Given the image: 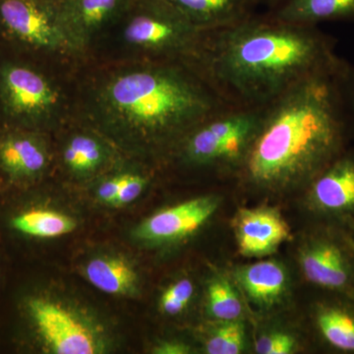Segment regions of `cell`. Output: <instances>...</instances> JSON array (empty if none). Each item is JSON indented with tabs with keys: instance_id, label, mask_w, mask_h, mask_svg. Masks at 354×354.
<instances>
[{
	"instance_id": "obj_1",
	"label": "cell",
	"mask_w": 354,
	"mask_h": 354,
	"mask_svg": "<svg viewBox=\"0 0 354 354\" xmlns=\"http://www.w3.org/2000/svg\"><path fill=\"white\" fill-rule=\"evenodd\" d=\"M99 65L77 88L73 118L146 165L172 155L193 127L230 106L193 62Z\"/></svg>"
},
{
	"instance_id": "obj_2",
	"label": "cell",
	"mask_w": 354,
	"mask_h": 354,
	"mask_svg": "<svg viewBox=\"0 0 354 354\" xmlns=\"http://www.w3.org/2000/svg\"><path fill=\"white\" fill-rule=\"evenodd\" d=\"M335 44L317 26L253 14L205 32L195 65L230 106H267L307 77L335 68Z\"/></svg>"
},
{
	"instance_id": "obj_3",
	"label": "cell",
	"mask_w": 354,
	"mask_h": 354,
	"mask_svg": "<svg viewBox=\"0 0 354 354\" xmlns=\"http://www.w3.org/2000/svg\"><path fill=\"white\" fill-rule=\"evenodd\" d=\"M337 67L307 77L266 106L241 165L249 183L274 191L309 185L348 148L353 130Z\"/></svg>"
},
{
	"instance_id": "obj_4",
	"label": "cell",
	"mask_w": 354,
	"mask_h": 354,
	"mask_svg": "<svg viewBox=\"0 0 354 354\" xmlns=\"http://www.w3.org/2000/svg\"><path fill=\"white\" fill-rule=\"evenodd\" d=\"M10 339L19 351L44 354H104L113 330L87 305L31 281L13 290Z\"/></svg>"
},
{
	"instance_id": "obj_5",
	"label": "cell",
	"mask_w": 354,
	"mask_h": 354,
	"mask_svg": "<svg viewBox=\"0 0 354 354\" xmlns=\"http://www.w3.org/2000/svg\"><path fill=\"white\" fill-rule=\"evenodd\" d=\"M206 31L167 0H136L95 46L100 64L183 60L195 64Z\"/></svg>"
},
{
	"instance_id": "obj_6",
	"label": "cell",
	"mask_w": 354,
	"mask_h": 354,
	"mask_svg": "<svg viewBox=\"0 0 354 354\" xmlns=\"http://www.w3.org/2000/svg\"><path fill=\"white\" fill-rule=\"evenodd\" d=\"M50 66L0 48V127L53 134L73 118L74 99Z\"/></svg>"
},
{
	"instance_id": "obj_7",
	"label": "cell",
	"mask_w": 354,
	"mask_h": 354,
	"mask_svg": "<svg viewBox=\"0 0 354 354\" xmlns=\"http://www.w3.org/2000/svg\"><path fill=\"white\" fill-rule=\"evenodd\" d=\"M0 48L50 65L84 59L50 0H0Z\"/></svg>"
},
{
	"instance_id": "obj_8",
	"label": "cell",
	"mask_w": 354,
	"mask_h": 354,
	"mask_svg": "<svg viewBox=\"0 0 354 354\" xmlns=\"http://www.w3.org/2000/svg\"><path fill=\"white\" fill-rule=\"evenodd\" d=\"M265 109L266 106H228L193 127L172 155L188 167H241L259 130Z\"/></svg>"
},
{
	"instance_id": "obj_9",
	"label": "cell",
	"mask_w": 354,
	"mask_h": 354,
	"mask_svg": "<svg viewBox=\"0 0 354 354\" xmlns=\"http://www.w3.org/2000/svg\"><path fill=\"white\" fill-rule=\"evenodd\" d=\"M317 232L301 251L305 279L319 290L354 298L353 232L330 223Z\"/></svg>"
},
{
	"instance_id": "obj_10",
	"label": "cell",
	"mask_w": 354,
	"mask_h": 354,
	"mask_svg": "<svg viewBox=\"0 0 354 354\" xmlns=\"http://www.w3.org/2000/svg\"><path fill=\"white\" fill-rule=\"evenodd\" d=\"M50 133L0 127V190L44 183L55 162Z\"/></svg>"
},
{
	"instance_id": "obj_11",
	"label": "cell",
	"mask_w": 354,
	"mask_h": 354,
	"mask_svg": "<svg viewBox=\"0 0 354 354\" xmlns=\"http://www.w3.org/2000/svg\"><path fill=\"white\" fill-rule=\"evenodd\" d=\"M57 132L62 137L55 160L72 183L88 185L124 156L108 137L77 118H72Z\"/></svg>"
},
{
	"instance_id": "obj_12",
	"label": "cell",
	"mask_w": 354,
	"mask_h": 354,
	"mask_svg": "<svg viewBox=\"0 0 354 354\" xmlns=\"http://www.w3.org/2000/svg\"><path fill=\"white\" fill-rule=\"evenodd\" d=\"M314 211L332 225L354 230V148H346L309 184Z\"/></svg>"
},
{
	"instance_id": "obj_13",
	"label": "cell",
	"mask_w": 354,
	"mask_h": 354,
	"mask_svg": "<svg viewBox=\"0 0 354 354\" xmlns=\"http://www.w3.org/2000/svg\"><path fill=\"white\" fill-rule=\"evenodd\" d=\"M136 0H59L60 19L84 59Z\"/></svg>"
},
{
	"instance_id": "obj_14",
	"label": "cell",
	"mask_w": 354,
	"mask_h": 354,
	"mask_svg": "<svg viewBox=\"0 0 354 354\" xmlns=\"http://www.w3.org/2000/svg\"><path fill=\"white\" fill-rule=\"evenodd\" d=\"M218 204L215 196H202L160 209L137 225L133 237L153 245L183 241L212 218Z\"/></svg>"
},
{
	"instance_id": "obj_15",
	"label": "cell",
	"mask_w": 354,
	"mask_h": 354,
	"mask_svg": "<svg viewBox=\"0 0 354 354\" xmlns=\"http://www.w3.org/2000/svg\"><path fill=\"white\" fill-rule=\"evenodd\" d=\"M239 252L245 257H263L276 252L290 239L285 218L271 208L242 209L234 221Z\"/></svg>"
},
{
	"instance_id": "obj_16",
	"label": "cell",
	"mask_w": 354,
	"mask_h": 354,
	"mask_svg": "<svg viewBox=\"0 0 354 354\" xmlns=\"http://www.w3.org/2000/svg\"><path fill=\"white\" fill-rule=\"evenodd\" d=\"M82 274L94 288L113 297H138L141 279L131 259L118 253H101L88 258Z\"/></svg>"
},
{
	"instance_id": "obj_17",
	"label": "cell",
	"mask_w": 354,
	"mask_h": 354,
	"mask_svg": "<svg viewBox=\"0 0 354 354\" xmlns=\"http://www.w3.org/2000/svg\"><path fill=\"white\" fill-rule=\"evenodd\" d=\"M334 297L317 306L316 329L328 348L354 353V298L337 292Z\"/></svg>"
},
{
	"instance_id": "obj_18",
	"label": "cell",
	"mask_w": 354,
	"mask_h": 354,
	"mask_svg": "<svg viewBox=\"0 0 354 354\" xmlns=\"http://www.w3.org/2000/svg\"><path fill=\"white\" fill-rule=\"evenodd\" d=\"M202 31H212L250 17L253 0H167Z\"/></svg>"
},
{
	"instance_id": "obj_19",
	"label": "cell",
	"mask_w": 354,
	"mask_h": 354,
	"mask_svg": "<svg viewBox=\"0 0 354 354\" xmlns=\"http://www.w3.org/2000/svg\"><path fill=\"white\" fill-rule=\"evenodd\" d=\"M291 24L317 26L321 22H354V0H279L267 14Z\"/></svg>"
},
{
	"instance_id": "obj_20",
	"label": "cell",
	"mask_w": 354,
	"mask_h": 354,
	"mask_svg": "<svg viewBox=\"0 0 354 354\" xmlns=\"http://www.w3.org/2000/svg\"><path fill=\"white\" fill-rule=\"evenodd\" d=\"M237 279L249 299L263 308L278 302L288 285L283 266L271 260L242 267L237 272Z\"/></svg>"
},
{
	"instance_id": "obj_21",
	"label": "cell",
	"mask_w": 354,
	"mask_h": 354,
	"mask_svg": "<svg viewBox=\"0 0 354 354\" xmlns=\"http://www.w3.org/2000/svg\"><path fill=\"white\" fill-rule=\"evenodd\" d=\"M208 310L221 322L239 320L242 304L234 286L227 279L216 278L208 286Z\"/></svg>"
},
{
	"instance_id": "obj_22",
	"label": "cell",
	"mask_w": 354,
	"mask_h": 354,
	"mask_svg": "<svg viewBox=\"0 0 354 354\" xmlns=\"http://www.w3.org/2000/svg\"><path fill=\"white\" fill-rule=\"evenodd\" d=\"M245 344V330L239 320L221 322L206 342L209 354H239Z\"/></svg>"
},
{
	"instance_id": "obj_23",
	"label": "cell",
	"mask_w": 354,
	"mask_h": 354,
	"mask_svg": "<svg viewBox=\"0 0 354 354\" xmlns=\"http://www.w3.org/2000/svg\"><path fill=\"white\" fill-rule=\"evenodd\" d=\"M194 295V285L189 279H180L165 288L160 298V309L169 316H176L187 308Z\"/></svg>"
},
{
	"instance_id": "obj_24",
	"label": "cell",
	"mask_w": 354,
	"mask_h": 354,
	"mask_svg": "<svg viewBox=\"0 0 354 354\" xmlns=\"http://www.w3.org/2000/svg\"><path fill=\"white\" fill-rule=\"evenodd\" d=\"M144 165L146 164L139 160L136 162L111 207L122 208L136 201L143 194L151 183L150 174L144 171Z\"/></svg>"
},
{
	"instance_id": "obj_25",
	"label": "cell",
	"mask_w": 354,
	"mask_h": 354,
	"mask_svg": "<svg viewBox=\"0 0 354 354\" xmlns=\"http://www.w3.org/2000/svg\"><path fill=\"white\" fill-rule=\"evenodd\" d=\"M335 77H337V85L348 111L351 130L354 134V65L341 58L335 70Z\"/></svg>"
},
{
	"instance_id": "obj_26",
	"label": "cell",
	"mask_w": 354,
	"mask_h": 354,
	"mask_svg": "<svg viewBox=\"0 0 354 354\" xmlns=\"http://www.w3.org/2000/svg\"><path fill=\"white\" fill-rule=\"evenodd\" d=\"M295 348V339L285 333L263 335L255 342L256 353L260 354H290Z\"/></svg>"
},
{
	"instance_id": "obj_27",
	"label": "cell",
	"mask_w": 354,
	"mask_h": 354,
	"mask_svg": "<svg viewBox=\"0 0 354 354\" xmlns=\"http://www.w3.org/2000/svg\"><path fill=\"white\" fill-rule=\"evenodd\" d=\"M153 353L157 354H187L190 348L184 342L177 341H165L160 342L153 349Z\"/></svg>"
},
{
	"instance_id": "obj_28",
	"label": "cell",
	"mask_w": 354,
	"mask_h": 354,
	"mask_svg": "<svg viewBox=\"0 0 354 354\" xmlns=\"http://www.w3.org/2000/svg\"><path fill=\"white\" fill-rule=\"evenodd\" d=\"M255 2L256 6H260V4H266V6H269V7H272L274 6V4L278 3L279 0H253Z\"/></svg>"
},
{
	"instance_id": "obj_29",
	"label": "cell",
	"mask_w": 354,
	"mask_h": 354,
	"mask_svg": "<svg viewBox=\"0 0 354 354\" xmlns=\"http://www.w3.org/2000/svg\"><path fill=\"white\" fill-rule=\"evenodd\" d=\"M0 288H1V250H0Z\"/></svg>"
},
{
	"instance_id": "obj_30",
	"label": "cell",
	"mask_w": 354,
	"mask_h": 354,
	"mask_svg": "<svg viewBox=\"0 0 354 354\" xmlns=\"http://www.w3.org/2000/svg\"><path fill=\"white\" fill-rule=\"evenodd\" d=\"M50 1L58 2V1H59V0H50Z\"/></svg>"
},
{
	"instance_id": "obj_31",
	"label": "cell",
	"mask_w": 354,
	"mask_h": 354,
	"mask_svg": "<svg viewBox=\"0 0 354 354\" xmlns=\"http://www.w3.org/2000/svg\"><path fill=\"white\" fill-rule=\"evenodd\" d=\"M353 236H354V230H353Z\"/></svg>"
}]
</instances>
